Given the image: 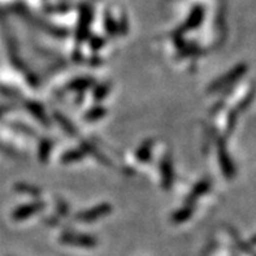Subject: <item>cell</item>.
Returning a JSON list of instances; mask_svg holds the SVG:
<instances>
[{
  "mask_svg": "<svg viewBox=\"0 0 256 256\" xmlns=\"http://www.w3.org/2000/svg\"><path fill=\"white\" fill-rule=\"evenodd\" d=\"M247 72V66L244 64H240L237 65L236 68L232 69L228 74L222 76L221 78H218V81H214V86H212V88L214 90H218V88H224V86H228V84H233L234 81H237L238 78L244 77V73Z\"/></svg>",
  "mask_w": 256,
  "mask_h": 256,
  "instance_id": "6da1fadb",
  "label": "cell"
},
{
  "mask_svg": "<svg viewBox=\"0 0 256 256\" xmlns=\"http://www.w3.org/2000/svg\"><path fill=\"white\" fill-rule=\"evenodd\" d=\"M203 17H204V10L202 6H196L194 10H192L190 16H188V24H186V28L188 29H192V28H196L202 24L203 21Z\"/></svg>",
  "mask_w": 256,
  "mask_h": 256,
  "instance_id": "7a4b0ae2",
  "label": "cell"
},
{
  "mask_svg": "<svg viewBox=\"0 0 256 256\" xmlns=\"http://www.w3.org/2000/svg\"><path fill=\"white\" fill-rule=\"evenodd\" d=\"M252 244H256V236H255V237L252 238Z\"/></svg>",
  "mask_w": 256,
  "mask_h": 256,
  "instance_id": "3957f363",
  "label": "cell"
}]
</instances>
